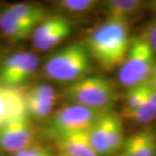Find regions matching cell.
Listing matches in <instances>:
<instances>
[{
	"label": "cell",
	"mask_w": 156,
	"mask_h": 156,
	"mask_svg": "<svg viewBox=\"0 0 156 156\" xmlns=\"http://www.w3.org/2000/svg\"><path fill=\"white\" fill-rule=\"evenodd\" d=\"M131 41L129 20L107 18L85 44L92 60L104 71L111 72L124 63Z\"/></svg>",
	"instance_id": "cell-1"
},
{
	"label": "cell",
	"mask_w": 156,
	"mask_h": 156,
	"mask_svg": "<svg viewBox=\"0 0 156 156\" xmlns=\"http://www.w3.org/2000/svg\"><path fill=\"white\" fill-rule=\"evenodd\" d=\"M91 60L86 44L76 42L50 56L43 71L50 80L68 85L89 75Z\"/></svg>",
	"instance_id": "cell-2"
},
{
	"label": "cell",
	"mask_w": 156,
	"mask_h": 156,
	"mask_svg": "<svg viewBox=\"0 0 156 156\" xmlns=\"http://www.w3.org/2000/svg\"><path fill=\"white\" fill-rule=\"evenodd\" d=\"M61 95L72 105L98 111H111L119 96L113 82L101 75H87L68 84Z\"/></svg>",
	"instance_id": "cell-3"
},
{
	"label": "cell",
	"mask_w": 156,
	"mask_h": 156,
	"mask_svg": "<svg viewBox=\"0 0 156 156\" xmlns=\"http://www.w3.org/2000/svg\"><path fill=\"white\" fill-rule=\"evenodd\" d=\"M155 57L145 33L133 38L127 57L119 68L120 83L129 89L150 81L156 70Z\"/></svg>",
	"instance_id": "cell-4"
},
{
	"label": "cell",
	"mask_w": 156,
	"mask_h": 156,
	"mask_svg": "<svg viewBox=\"0 0 156 156\" xmlns=\"http://www.w3.org/2000/svg\"><path fill=\"white\" fill-rule=\"evenodd\" d=\"M107 112L70 104L52 114L47 123L45 133L56 139L70 134L88 132Z\"/></svg>",
	"instance_id": "cell-5"
},
{
	"label": "cell",
	"mask_w": 156,
	"mask_h": 156,
	"mask_svg": "<svg viewBox=\"0 0 156 156\" xmlns=\"http://www.w3.org/2000/svg\"><path fill=\"white\" fill-rule=\"evenodd\" d=\"M39 58L32 51H17L0 64V83L12 87L23 85L39 68Z\"/></svg>",
	"instance_id": "cell-6"
},
{
	"label": "cell",
	"mask_w": 156,
	"mask_h": 156,
	"mask_svg": "<svg viewBox=\"0 0 156 156\" xmlns=\"http://www.w3.org/2000/svg\"><path fill=\"white\" fill-rule=\"evenodd\" d=\"M35 129L29 115L18 117L0 130V152L13 154L35 144Z\"/></svg>",
	"instance_id": "cell-7"
},
{
	"label": "cell",
	"mask_w": 156,
	"mask_h": 156,
	"mask_svg": "<svg viewBox=\"0 0 156 156\" xmlns=\"http://www.w3.org/2000/svg\"><path fill=\"white\" fill-rule=\"evenodd\" d=\"M57 98V91L50 84L38 83L26 88V105L29 117L36 121L51 117Z\"/></svg>",
	"instance_id": "cell-8"
},
{
	"label": "cell",
	"mask_w": 156,
	"mask_h": 156,
	"mask_svg": "<svg viewBox=\"0 0 156 156\" xmlns=\"http://www.w3.org/2000/svg\"><path fill=\"white\" fill-rule=\"evenodd\" d=\"M27 113L26 88L0 83V130Z\"/></svg>",
	"instance_id": "cell-9"
},
{
	"label": "cell",
	"mask_w": 156,
	"mask_h": 156,
	"mask_svg": "<svg viewBox=\"0 0 156 156\" xmlns=\"http://www.w3.org/2000/svg\"><path fill=\"white\" fill-rule=\"evenodd\" d=\"M88 132L70 134L54 139L58 156H99L89 141Z\"/></svg>",
	"instance_id": "cell-10"
},
{
	"label": "cell",
	"mask_w": 156,
	"mask_h": 156,
	"mask_svg": "<svg viewBox=\"0 0 156 156\" xmlns=\"http://www.w3.org/2000/svg\"><path fill=\"white\" fill-rule=\"evenodd\" d=\"M115 156H156V132L147 129L129 136Z\"/></svg>",
	"instance_id": "cell-11"
},
{
	"label": "cell",
	"mask_w": 156,
	"mask_h": 156,
	"mask_svg": "<svg viewBox=\"0 0 156 156\" xmlns=\"http://www.w3.org/2000/svg\"><path fill=\"white\" fill-rule=\"evenodd\" d=\"M3 10L20 23L33 30H35L36 27L47 17L45 8L30 3H14L6 6Z\"/></svg>",
	"instance_id": "cell-12"
},
{
	"label": "cell",
	"mask_w": 156,
	"mask_h": 156,
	"mask_svg": "<svg viewBox=\"0 0 156 156\" xmlns=\"http://www.w3.org/2000/svg\"><path fill=\"white\" fill-rule=\"evenodd\" d=\"M111 111H108L102 115L88 132L89 141L99 156L111 155L110 145H108V122H110Z\"/></svg>",
	"instance_id": "cell-13"
},
{
	"label": "cell",
	"mask_w": 156,
	"mask_h": 156,
	"mask_svg": "<svg viewBox=\"0 0 156 156\" xmlns=\"http://www.w3.org/2000/svg\"><path fill=\"white\" fill-rule=\"evenodd\" d=\"M145 3L139 0H108L104 4V10L108 18L129 20L133 15L139 13Z\"/></svg>",
	"instance_id": "cell-14"
},
{
	"label": "cell",
	"mask_w": 156,
	"mask_h": 156,
	"mask_svg": "<svg viewBox=\"0 0 156 156\" xmlns=\"http://www.w3.org/2000/svg\"><path fill=\"white\" fill-rule=\"evenodd\" d=\"M0 32L11 42H20L32 37L34 30L18 23L7 12H0Z\"/></svg>",
	"instance_id": "cell-15"
},
{
	"label": "cell",
	"mask_w": 156,
	"mask_h": 156,
	"mask_svg": "<svg viewBox=\"0 0 156 156\" xmlns=\"http://www.w3.org/2000/svg\"><path fill=\"white\" fill-rule=\"evenodd\" d=\"M124 134L123 119L119 114L111 111L108 122V145L111 155H117L122 150L126 140Z\"/></svg>",
	"instance_id": "cell-16"
},
{
	"label": "cell",
	"mask_w": 156,
	"mask_h": 156,
	"mask_svg": "<svg viewBox=\"0 0 156 156\" xmlns=\"http://www.w3.org/2000/svg\"><path fill=\"white\" fill-rule=\"evenodd\" d=\"M122 119L139 124H148L156 120V107L152 105L147 99L141 105L133 108H123L120 114Z\"/></svg>",
	"instance_id": "cell-17"
},
{
	"label": "cell",
	"mask_w": 156,
	"mask_h": 156,
	"mask_svg": "<svg viewBox=\"0 0 156 156\" xmlns=\"http://www.w3.org/2000/svg\"><path fill=\"white\" fill-rule=\"evenodd\" d=\"M71 32H72V23L69 20H67L55 32L50 34L49 36H47L46 38L39 41V42L33 44L34 48L39 52L50 51L53 48H55L56 46H58L59 44H61L65 39H67Z\"/></svg>",
	"instance_id": "cell-18"
},
{
	"label": "cell",
	"mask_w": 156,
	"mask_h": 156,
	"mask_svg": "<svg viewBox=\"0 0 156 156\" xmlns=\"http://www.w3.org/2000/svg\"><path fill=\"white\" fill-rule=\"evenodd\" d=\"M57 4L63 10L71 13H84L93 10L99 2L96 0H61Z\"/></svg>",
	"instance_id": "cell-19"
},
{
	"label": "cell",
	"mask_w": 156,
	"mask_h": 156,
	"mask_svg": "<svg viewBox=\"0 0 156 156\" xmlns=\"http://www.w3.org/2000/svg\"><path fill=\"white\" fill-rule=\"evenodd\" d=\"M146 86L147 83L128 89L125 95L124 108H133L141 105L146 99Z\"/></svg>",
	"instance_id": "cell-20"
},
{
	"label": "cell",
	"mask_w": 156,
	"mask_h": 156,
	"mask_svg": "<svg viewBox=\"0 0 156 156\" xmlns=\"http://www.w3.org/2000/svg\"><path fill=\"white\" fill-rule=\"evenodd\" d=\"M10 156H56L51 148L47 146L40 144H33L32 146L27 147L21 151H18L16 153L11 154Z\"/></svg>",
	"instance_id": "cell-21"
},
{
	"label": "cell",
	"mask_w": 156,
	"mask_h": 156,
	"mask_svg": "<svg viewBox=\"0 0 156 156\" xmlns=\"http://www.w3.org/2000/svg\"><path fill=\"white\" fill-rule=\"evenodd\" d=\"M145 35L147 37L148 42L156 56V20H153V21L148 26L147 32L145 33Z\"/></svg>",
	"instance_id": "cell-22"
},
{
	"label": "cell",
	"mask_w": 156,
	"mask_h": 156,
	"mask_svg": "<svg viewBox=\"0 0 156 156\" xmlns=\"http://www.w3.org/2000/svg\"><path fill=\"white\" fill-rule=\"evenodd\" d=\"M146 99L152 105L156 107V85L152 81H148L146 86Z\"/></svg>",
	"instance_id": "cell-23"
},
{
	"label": "cell",
	"mask_w": 156,
	"mask_h": 156,
	"mask_svg": "<svg viewBox=\"0 0 156 156\" xmlns=\"http://www.w3.org/2000/svg\"><path fill=\"white\" fill-rule=\"evenodd\" d=\"M151 81L153 82L155 85H156V70H155V72H154V74H153V76H152V79H151Z\"/></svg>",
	"instance_id": "cell-24"
},
{
	"label": "cell",
	"mask_w": 156,
	"mask_h": 156,
	"mask_svg": "<svg viewBox=\"0 0 156 156\" xmlns=\"http://www.w3.org/2000/svg\"><path fill=\"white\" fill-rule=\"evenodd\" d=\"M152 6H153V7L156 9V1H153V2H152V4H151Z\"/></svg>",
	"instance_id": "cell-25"
},
{
	"label": "cell",
	"mask_w": 156,
	"mask_h": 156,
	"mask_svg": "<svg viewBox=\"0 0 156 156\" xmlns=\"http://www.w3.org/2000/svg\"><path fill=\"white\" fill-rule=\"evenodd\" d=\"M0 156H3V155H1V154H0Z\"/></svg>",
	"instance_id": "cell-26"
}]
</instances>
